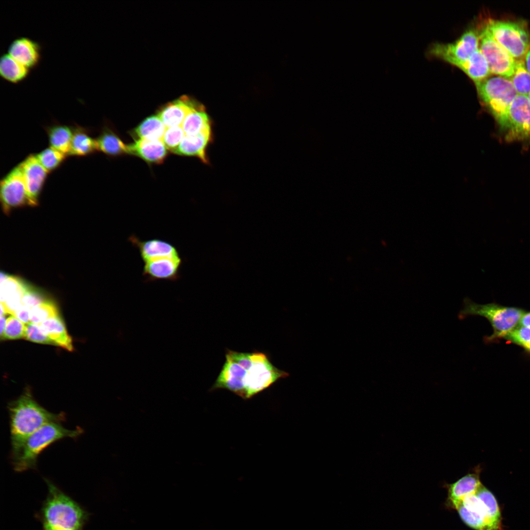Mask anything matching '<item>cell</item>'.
<instances>
[{
    "label": "cell",
    "instance_id": "12",
    "mask_svg": "<svg viewBox=\"0 0 530 530\" xmlns=\"http://www.w3.org/2000/svg\"><path fill=\"white\" fill-rule=\"evenodd\" d=\"M0 198L3 211L7 214L15 208L30 206L21 162L1 180Z\"/></svg>",
    "mask_w": 530,
    "mask_h": 530
},
{
    "label": "cell",
    "instance_id": "22",
    "mask_svg": "<svg viewBox=\"0 0 530 530\" xmlns=\"http://www.w3.org/2000/svg\"><path fill=\"white\" fill-rule=\"evenodd\" d=\"M69 156L83 157L98 151L96 138L91 136L90 130L75 124Z\"/></svg>",
    "mask_w": 530,
    "mask_h": 530
},
{
    "label": "cell",
    "instance_id": "2",
    "mask_svg": "<svg viewBox=\"0 0 530 530\" xmlns=\"http://www.w3.org/2000/svg\"><path fill=\"white\" fill-rule=\"evenodd\" d=\"M10 420L11 458L18 453L26 440L42 426L65 420L64 413L48 411L33 398L29 389L8 404Z\"/></svg>",
    "mask_w": 530,
    "mask_h": 530
},
{
    "label": "cell",
    "instance_id": "29",
    "mask_svg": "<svg viewBox=\"0 0 530 530\" xmlns=\"http://www.w3.org/2000/svg\"><path fill=\"white\" fill-rule=\"evenodd\" d=\"M459 69L475 84L489 77L491 74L486 59L479 49L476 51Z\"/></svg>",
    "mask_w": 530,
    "mask_h": 530
},
{
    "label": "cell",
    "instance_id": "24",
    "mask_svg": "<svg viewBox=\"0 0 530 530\" xmlns=\"http://www.w3.org/2000/svg\"><path fill=\"white\" fill-rule=\"evenodd\" d=\"M181 126L187 136L212 132V121L204 106L200 104L187 115Z\"/></svg>",
    "mask_w": 530,
    "mask_h": 530
},
{
    "label": "cell",
    "instance_id": "10",
    "mask_svg": "<svg viewBox=\"0 0 530 530\" xmlns=\"http://www.w3.org/2000/svg\"><path fill=\"white\" fill-rule=\"evenodd\" d=\"M477 28L479 49L486 59L491 74L509 79L513 74L516 60L494 39L484 23Z\"/></svg>",
    "mask_w": 530,
    "mask_h": 530
},
{
    "label": "cell",
    "instance_id": "30",
    "mask_svg": "<svg viewBox=\"0 0 530 530\" xmlns=\"http://www.w3.org/2000/svg\"><path fill=\"white\" fill-rule=\"evenodd\" d=\"M518 94L527 96L530 92V73L524 59L516 60L513 74L509 79Z\"/></svg>",
    "mask_w": 530,
    "mask_h": 530
},
{
    "label": "cell",
    "instance_id": "16",
    "mask_svg": "<svg viewBox=\"0 0 530 530\" xmlns=\"http://www.w3.org/2000/svg\"><path fill=\"white\" fill-rule=\"evenodd\" d=\"M27 285L20 278L1 273L0 303L7 314L13 315L22 305V298Z\"/></svg>",
    "mask_w": 530,
    "mask_h": 530
},
{
    "label": "cell",
    "instance_id": "4",
    "mask_svg": "<svg viewBox=\"0 0 530 530\" xmlns=\"http://www.w3.org/2000/svg\"><path fill=\"white\" fill-rule=\"evenodd\" d=\"M462 520L475 530H502L501 515L493 494L482 485L455 508Z\"/></svg>",
    "mask_w": 530,
    "mask_h": 530
},
{
    "label": "cell",
    "instance_id": "37",
    "mask_svg": "<svg viewBox=\"0 0 530 530\" xmlns=\"http://www.w3.org/2000/svg\"><path fill=\"white\" fill-rule=\"evenodd\" d=\"M47 299L42 292L27 284L23 296L22 303L23 305L31 309Z\"/></svg>",
    "mask_w": 530,
    "mask_h": 530
},
{
    "label": "cell",
    "instance_id": "34",
    "mask_svg": "<svg viewBox=\"0 0 530 530\" xmlns=\"http://www.w3.org/2000/svg\"><path fill=\"white\" fill-rule=\"evenodd\" d=\"M185 136L181 126L166 128L162 141L167 149L173 153Z\"/></svg>",
    "mask_w": 530,
    "mask_h": 530
},
{
    "label": "cell",
    "instance_id": "7",
    "mask_svg": "<svg viewBox=\"0 0 530 530\" xmlns=\"http://www.w3.org/2000/svg\"><path fill=\"white\" fill-rule=\"evenodd\" d=\"M524 314L523 310L518 308L504 307L494 303L481 305L466 298L458 318L463 319L471 316H480L486 318L494 330L491 336L485 338V342H490L496 338L504 337L514 328Z\"/></svg>",
    "mask_w": 530,
    "mask_h": 530
},
{
    "label": "cell",
    "instance_id": "15",
    "mask_svg": "<svg viewBox=\"0 0 530 530\" xmlns=\"http://www.w3.org/2000/svg\"><path fill=\"white\" fill-rule=\"evenodd\" d=\"M7 53L29 69L37 67L42 58L41 44L28 37L14 39L8 48Z\"/></svg>",
    "mask_w": 530,
    "mask_h": 530
},
{
    "label": "cell",
    "instance_id": "31",
    "mask_svg": "<svg viewBox=\"0 0 530 530\" xmlns=\"http://www.w3.org/2000/svg\"><path fill=\"white\" fill-rule=\"evenodd\" d=\"M35 156L40 164L48 173L58 168L67 157L51 147L43 150L36 154Z\"/></svg>",
    "mask_w": 530,
    "mask_h": 530
},
{
    "label": "cell",
    "instance_id": "14",
    "mask_svg": "<svg viewBox=\"0 0 530 530\" xmlns=\"http://www.w3.org/2000/svg\"><path fill=\"white\" fill-rule=\"evenodd\" d=\"M21 163L30 206H36L48 173L34 154L29 155Z\"/></svg>",
    "mask_w": 530,
    "mask_h": 530
},
{
    "label": "cell",
    "instance_id": "33",
    "mask_svg": "<svg viewBox=\"0 0 530 530\" xmlns=\"http://www.w3.org/2000/svg\"><path fill=\"white\" fill-rule=\"evenodd\" d=\"M26 326L23 322L14 316L9 317L6 320L4 330L0 338L3 340H16L24 338Z\"/></svg>",
    "mask_w": 530,
    "mask_h": 530
},
{
    "label": "cell",
    "instance_id": "27",
    "mask_svg": "<svg viewBox=\"0 0 530 530\" xmlns=\"http://www.w3.org/2000/svg\"><path fill=\"white\" fill-rule=\"evenodd\" d=\"M98 151L114 157L128 153L126 145L109 126L105 125L96 138Z\"/></svg>",
    "mask_w": 530,
    "mask_h": 530
},
{
    "label": "cell",
    "instance_id": "40",
    "mask_svg": "<svg viewBox=\"0 0 530 530\" xmlns=\"http://www.w3.org/2000/svg\"><path fill=\"white\" fill-rule=\"evenodd\" d=\"M524 62L527 69L530 73V48L528 51L525 56Z\"/></svg>",
    "mask_w": 530,
    "mask_h": 530
},
{
    "label": "cell",
    "instance_id": "43",
    "mask_svg": "<svg viewBox=\"0 0 530 530\" xmlns=\"http://www.w3.org/2000/svg\"><path fill=\"white\" fill-rule=\"evenodd\" d=\"M82 530V529H78V530Z\"/></svg>",
    "mask_w": 530,
    "mask_h": 530
},
{
    "label": "cell",
    "instance_id": "8",
    "mask_svg": "<svg viewBox=\"0 0 530 530\" xmlns=\"http://www.w3.org/2000/svg\"><path fill=\"white\" fill-rule=\"evenodd\" d=\"M484 23L494 39L515 60L524 59L530 48V32L526 22L490 18Z\"/></svg>",
    "mask_w": 530,
    "mask_h": 530
},
{
    "label": "cell",
    "instance_id": "32",
    "mask_svg": "<svg viewBox=\"0 0 530 530\" xmlns=\"http://www.w3.org/2000/svg\"><path fill=\"white\" fill-rule=\"evenodd\" d=\"M59 311L55 303L47 299L30 310V322L39 324L45 320L58 316Z\"/></svg>",
    "mask_w": 530,
    "mask_h": 530
},
{
    "label": "cell",
    "instance_id": "19",
    "mask_svg": "<svg viewBox=\"0 0 530 530\" xmlns=\"http://www.w3.org/2000/svg\"><path fill=\"white\" fill-rule=\"evenodd\" d=\"M198 105L184 96L161 107L157 115L166 128L181 126L187 115Z\"/></svg>",
    "mask_w": 530,
    "mask_h": 530
},
{
    "label": "cell",
    "instance_id": "42",
    "mask_svg": "<svg viewBox=\"0 0 530 530\" xmlns=\"http://www.w3.org/2000/svg\"><path fill=\"white\" fill-rule=\"evenodd\" d=\"M527 97H528V99H529V102H530V93H529V94H528V95H527Z\"/></svg>",
    "mask_w": 530,
    "mask_h": 530
},
{
    "label": "cell",
    "instance_id": "28",
    "mask_svg": "<svg viewBox=\"0 0 530 530\" xmlns=\"http://www.w3.org/2000/svg\"><path fill=\"white\" fill-rule=\"evenodd\" d=\"M166 127L156 115H152L142 121L131 132L135 140L146 139L162 140Z\"/></svg>",
    "mask_w": 530,
    "mask_h": 530
},
{
    "label": "cell",
    "instance_id": "3",
    "mask_svg": "<svg viewBox=\"0 0 530 530\" xmlns=\"http://www.w3.org/2000/svg\"><path fill=\"white\" fill-rule=\"evenodd\" d=\"M45 481L48 493L40 513L44 530L82 529L87 512L48 479Z\"/></svg>",
    "mask_w": 530,
    "mask_h": 530
},
{
    "label": "cell",
    "instance_id": "26",
    "mask_svg": "<svg viewBox=\"0 0 530 530\" xmlns=\"http://www.w3.org/2000/svg\"><path fill=\"white\" fill-rule=\"evenodd\" d=\"M30 70L8 53H3L0 57V76L8 82L16 84L23 81L29 75Z\"/></svg>",
    "mask_w": 530,
    "mask_h": 530
},
{
    "label": "cell",
    "instance_id": "6",
    "mask_svg": "<svg viewBox=\"0 0 530 530\" xmlns=\"http://www.w3.org/2000/svg\"><path fill=\"white\" fill-rule=\"evenodd\" d=\"M475 85L481 103L503 132L507 124L509 107L518 95L511 81L499 76H489Z\"/></svg>",
    "mask_w": 530,
    "mask_h": 530
},
{
    "label": "cell",
    "instance_id": "1",
    "mask_svg": "<svg viewBox=\"0 0 530 530\" xmlns=\"http://www.w3.org/2000/svg\"><path fill=\"white\" fill-rule=\"evenodd\" d=\"M289 375L274 366L265 353L227 349L225 362L211 390L226 389L246 399Z\"/></svg>",
    "mask_w": 530,
    "mask_h": 530
},
{
    "label": "cell",
    "instance_id": "13",
    "mask_svg": "<svg viewBox=\"0 0 530 530\" xmlns=\"http://www.w3.org/2000/svg\"><path fill=\"white\" fill-rule=\"evenodd\" d=\"M182 263L180 255L152 259L144 263L142 275L146 282L175 281L180 277V269Z\"/></svg>",
    "mask_w": 530,
    "mask_h": 530
},
{
    "label": "cell",
    "instance_id": "17",
    "mask_svg": "<svg viewBox=\"0 0 530 530\" xmlns=\"http://www.w3.org/2000/svg\"><path fill=\"white\" fill-rule=\"evenodd\" d=\"M128 240L138 249L143 263L156 258L180 255L175 246L160 239L141 240L135 235H132Z\"/></svg>",
    "mask_w": 530,
    "mask_h": 530
},
{
    "label": "cell",
    "instance_id": "20",
    "mask_svg": "<svg viewBox=\"0 0 530 530\" xmlns=\"http://www.w3.org/2000/svg\"><path fill=\"white\" fill-rule=\"evenodd\" d=\"M128 153L150 163H161L167 156V148L162 140L138 139L127 145Z\"/></svg>",
    "mask_w": 530,
    "mask_h": 530
},
{
    "label": "cell",
    "instance_id": "9",
    "mask_svg": "<svg viewBox=\"0 0 530 530\" xmlns=\"http://www.w3.org/2000/svg\"><path fill=\"white\" fill-rule=\"evenodd\" d=\"M479 41L478 28L472 27L453 42L432 44L429 52L432 56L459 68L479 49Z\"/></svg>",
    "mask_w": 530,
    "mask_h": 530
},
{
    "label": "cell",
    "instance_id": "11",
    "mask_svg": "<svg viewBox=\"0 0 530 530\" xmlns=\"http://www.w3.org/2000/svg\"><path fill=\"white\" fill-rule=\"evenodd\" d=\"M503 133L507 141H530V103L527 96L518 94L511 103Z\"/></svg>",
    "mask_w": 530,
    "mask_h": 530
},
{
    "label": "cell",
    "instance_id": "5",
    "mask_svg": "<svg viewBox=\"0 0 530 530\" xmlns=\"http://www.w3.org/2000/svg\"><path fill=\"white\" fill-rule=\"evenodd\" d=\"M82 433L80 428L68 429L60 423L42 426L28 437L17 455L11 458L14 470L20 472L34 469L38 456L49 446L64 438H76Z\"/></svg>",
    "mask_w": 530,
    "mask_h": 530
},
{
    "label": "cell",
    "instance_id": "41",
    "mask_svg": "<svg viewBox=\"0 0 530 530\" xmlns=\"http://www.w3.org/2000/svg\"><path fill=\"white\" fill-rule=\"evenodd\" d=\"M6 319H5L4 316L0 317V336L2 334L4 330L6 324Z\"/></svg>",
    "mask_w": 530,
    "mask_h": 530
},
{
    "label": "cell",
    "instance_id": "36",
    "mask_svg": "<svg viewBox=\"0 0 530 530\" xmlns=\"http://www.w3.org/2000/svg\"><path fill=\"white\" fill-rule=\"evenodd\" d=\"M24 339L36 343L53 344L49 337L41 330L38 324L31 322L26 326Z\"/></svg>",
    "mask_w": 530,
    "mask_h": 530
},
{
    "label": "cell",
    "instance_id": "21",
    "mask_svg": "<svg viewBox=\"0 0 530 530\" xmlns=\"http://www.w3.org/2000/svg\"><path fill=\"white\" fill-rule=\"evenodd\" d=\"M212 139V132H204L195 136L185 135L173 153L197 157L203 163L208 164L207 150Z\"/></svg>",
    "mask_w": 530,
    "mask_h": 530
},
{
    "label": "cell",
    "instance_id": "39",
    "mask_svg": "<svg viewBox=\"0 0 530 530\" xmlns=\"http://www.w3.org/2000/svg\"><path fill=\"white\" fill-rule=\"evenodd\" d=\"M518 326L530 327V312L523 315L518 322Z\"/></svg>",
    "mask_w": 530,
    "mask_h": 530
},
{
    "label": "cell",
    "instance_id": "18",
    "mask_svg": "<svg viewBox=\"0 0 530 530\" xmlns=\"http://www.w3.org/2000/svg\"><path fill=\"white\" fill-rule=\"evenodd\" d=\"M481 485L478 470L469 473L452 483L446 484L448 506L455 509L465 497L475 494Z\"/></svg>",
    "mask_w": 530,
    "mask_h": 530
},
{
    "label": "cell",
    "instance_id": "35",
    "mask_svg": "<svg viewBox=\"0 0 530 530\" xmlns=\"http://www.w3.org/2000/svg\"><path fill=\"white\" fill-rule=\"evenodd\" d=\"M504 338L530 351V327L516 326Z\"/></svg>",
    "mask_w": 530,
    "mask_h": 530
},
{
    "label": "cell",
    "instance_id": "25",
    "mask_svg": "<svg viewBox=\"0 0 530 530\" xmlns=\"http://www.w3.org/2000/svg\"><path fill=\"white\" fill-rule=\"evenodd\" d=\"M44 129L48 135L50 147L68 157L73 135V126L55 122L44 127Z\"/></svg>",
    "mask_w": 530,
    "mask_h": 530
},
{
    "label": "cell",
    "instance_id": "23",
    "mask_svg": "<svg viewBox=\"0 0 530 530\" xmlns=\"http://www.w3.org/2000/svg\"><path fill=\"white\" fill-rule=\"evenodd\" d=\"M38 325L41 330L51 340L53 344L69 351H73L72 338L68 334L64 322L59 316L49 318Z\"/></svg>",
    "mask_w": 530,
    "mask_h": 530
},
{
    "label": "cell",
    "instance_id": "38",
    "mask_svg": "<svg viewBox=\"0 0 530 530\" xmlns=\"http://www.w3.org/2000/svg\"><path fill=\"white\" fill-rule=\"evenodd\" d=\"M30 309L22 305L13 316L24 323L27 324L30 322Z\"/></svg>",
    "mask_w": 530,
    "mask_h": 530
}]
</instances>
